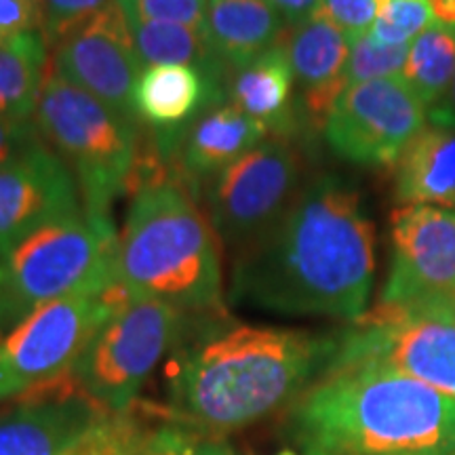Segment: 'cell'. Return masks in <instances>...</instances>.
<instances>
[{"label":"cell","mask_w":455,"mask_h":455,"mask_svg":"<svg viewBox=\"0 0 455 455\" xmlns=\"http://www.w3.org/2000/svg\"><path fill=\"white\" fill-rule=\"evenodd\" d=\"M375 276V226L361 190L339 175L301 186L264 235L243 244L228 301L289 316L358 321Z\"/></svg>","instance_id":"6da1fadb"},{"label":"cell","mask_w":455,"mask_h":455,"mask_svg":"<svg viewBox=\"0 0 455 455\" xmlns=\"http://www.w3.org/2000/svg\"><path fill=\"white\" fill-rule=\"evenodd\" d=\"M338 338L207 316L175 344L169 371L171 422L213 436L291 407L331 365Z\"/></svg>","instance_id":"7a4b0ae2"},{"label":"cell","mask_w":455,"mask_h":455,"mask_svg":"<svg viewBox=\"0 0 455 455\" xmlns=\"http://www.w3.org/2000/svg\"><path fill=\"white\" fill-rule=\"evenodd\" d=\"M304 455H455V398L382 367L325 371L289 407Z\"/></svg>","instance_id":"3957f363"},{"label":"cell","mask_w":455,"mask_h":455,"mask_svg":"<svg viewBox=\"0 0 455 455\" xmlns=\"http://www.w3.org/2000/svg\"><path fill=\"white\" fill-rule=\"evenodd\" d=\"M118 278L131 295L186 316L226 315L220 236L184 180L144 181L118 232Z\"/></svg>","instance_id":"277c9868"},{"label":"cell","mask_w":455,"mask_h":455,"mask_svg":"<svg viewBox=\"0 0 455 455\" xmlns=\"http://www.w3.org/2000/svg\"><path fill=\"white\" fill-rule=\"evenodd\" d=\"M38 135L76 180L89 215L110 218L140 164V123L49 72L34 112Z\"/></svg>","instance_id":"5b68a950"},{"label":"cell","mask_w":455,"mask_h":455,"mask_svg":"<svg viewBox=\"0 0 455 455\" xmlns=\"http://www.w3.org/2000/svg\"><path fill=\"white\" fill-rule=\"evenodd\" d=\"M17 318L51 301L110 291L118 278V232L110 218L68 215L17 243L3 258Z\"/></svg>","instance_id":"8992f818"},{"label":"cell","mask_w":455,"mask_h":455,"mask_svg":"<svg viewBox=\"0 0 455 455\" xmlns=\"http://www.w3.org/2000/svg\"><path fill=\"white\" fill-rule=\"evenodd\" d=\"M352 365L388 369L455 398V295L379 301L338 335L329 369Z\"/></svg>","instance_id":"52a82bcc"},{"label":"cell","mask_w":455,"mask_h":455,"mask_svg":"<svg viewBox=\"0 0 455 455\" xmlns=\"http://www.w3.org/2000/svg\"><path fill=\"white\" fill-rule=\"evenodd\" d=\"M184 318L164 301L129 293L89 339L68 378L106 411L133 407L148 375L180 341Z\"/></svg>","instance_id":"ba28073f"},{"label":"cell","mask_w":455,"mask_h":455,"mask_svg":"<svg viewBox=\"0 0 455 455\" xmlns=\"http://www.w3.org/2000/svg\"><path fill=\"white\" fill-rule=\"evenodd\" d=\"M127 295L116 284L104 293L51 301L0 335V403L70 373L89 339Z\"/></svg>","instance_id":"9c48e42d"},{"label":"cell","mask_w":455,"mask_h":455,"mask_svg":"<svg viewBox=\"0 0 455 455\" xmlns=\"http://www.w3.org/2000/svg\"><path fill=\"white\" fill-rule=\"evenodd\" d=\"M220 241L241 249L264 235L301 190V156L291 140L266 138L203 184Z\"/></svg>","instance_id":"30bf717a"},{"label":"cell","mask_w":455,"mask_h":455,"mask_svg":"<svg viewBox=\"0 0 455 455\" xmlns=\"http://www.w3.org/2000/svg\"><path fill=\"white\" fill-rule=\"evenodd\" d=\"M428 108L403 76L356 83L335 100L323 124L333 155L358 167H395L426 127Z\"/></svg>","instance_id":"8fae6325"},{"label":"cell","mask_w":455,"mask_h":455,"mask_svg":"<svg viewBox=\"0 0 455 455\" xmlns=\"http://www.w3.org/2000/svg\"><path fill=\"white\" fill-rule=\"evenodd\" d=\"M141 70L129 20L116 0L51 47L49 72L131 121H138L133 91Z\"/></svg>","instance_id":"7c38bea8"},{"label":"cell","mask_w":455,"mask_h":455,"mask_svg":"<svg viewBox=\"0 0 455 455\" xmlns=\"http://www.w3.org/2000/svg\"><path fill=\"white\" fill-rule=\"evenodd\" d=\"M392 264L379 301L453 298L455 212L435 204H403L390 220Z\"/></svg>","instance_id":"4fadbf2b"},{"label":"cell","mask_w":455,"mask_h":455,"mask_svg":"<svg viewBox=\"0 0 455 455\" xmlns=\"http://www.w3.org/2000/svg\"><path fill=\"white\" fill-rule=\"evenodd\" d=\"M70 167L44 141L0 167V259L32 232L83 212Z\"/></svg>","instance_id":"5bb4252c"},{"label":"cell","mask_w":455,"mask_h":455,"mask_svg":"<svg viewBox=\"0 0 455 455\" xmlns=\"http://www.w3.org/2000/svg\"><path fill=\"white\" fill-rule=\"evenodd\" d=\"M53 384L0 415V455H70L108 413L68 375L66 386Z\"/></svg>","instance_id":"9a60e30c"},{"label":"cell","mask_w":455,"mask_h":455,"mask_svg":"<svg viewBox=\"0 0 455 455\" xmlns=\"http://www.w3.org/2000/svg\"><path fill=\"white\" fill-rule=\"evenodd\" d=\"M220 101H228L221 84L209 81L198 68L181 64L144 68L133 91L135 118L155 131L163 158L178 155L188 127Z\"/></svg>","instance_id":"2e32d148"},{"label":"cell","mask_w":455,"mask_h":455,"mask_svg":"<svg viewBox=\"0 0 455 455\" xmlns=\"http://www.w3.org/2000/svg\"><path fill=\"white\" fill-rule=\"evenodd\" d=\"M283 47L301 93V116L323 129L329 110L346 89L344 74L350 57V38L329 17L315 11L287 28Z\"/></svg>","instance_id":"e0dca14e"},{"label":"cell","mask_w":455,"mask_h":455,"mask_svg":"<svg viewBox=\"0 0 455 455\" xmlns=\"http://www.w3.org/2000/svg\"><path fill=\"white\" fill-rule=\"evenodd\" d=\"M266 138H270L268 129L230 101L209 106L198 114L180 141L175 156L181 178L196 190L198 184L203 186L220 171L230 167Z\"/></svg>","instance_id":"ac0fdd59"},{"label":"cell","mask_w":455,"mask_h":455,"mask_svg":"<svg viewBox=\"0 0 455 455\" xmlns=\"http://www.w3.org/2000/svg\"><path fill=\"white\" fill-rule=\"evenodd\" d=\"M295 74L287 51L281 44L230 72L226 98L238 110L268 129L270 138L291 140L301 123V108L295 101Z\"/></svg>","instance_id":"d6986e66"},{"label":"cell","mask_w":455,"mask_h":455,"mask_svg":"<svg viewBox=\"0 0 455 455\" xmlns=\"http://www.w3.org/2000/svg\"><path fill=\"white\" fill-rule=\"evenodd\" d=\"M287 28L270 0H207L204 32L230 72L281 44Z\"/></svg>","instance_id":"ffe728a7"},{"label":"cell","mask_w":455,"mask_h":455,"mask_svg":"<svg viewBox=\"0 0 455 455\" xmlns=\"http://www.w3.org/2000/svg\"><path fill=\"white\" fill-rule=\"evenodd\" d=\"M401 204H435L455 212V129L426 124L395 164Z\"/></svg>","instance_id":"44dd1931"},{"label":"cell","mask_w":455,"mask_h":455,"mask_svg":"<svg viewBox=\"0 0 455 455\" xmlns=\"http://www.w3.org/2000/svg\"><path fill=\"white\" fill-rule=\"evenodd\" d=\"M127 20L141 66H195L209 81L226 89L230 70L218 60L204 28L164 24L131 15Z\"/></svg>","instance_id":"7402d4cb"},{"label":"cell","mask_w":455,"mask_h":455,"mask_svg":"<svg viewBox=\"0 0 455 455\" xmlns=\"http://www.w3.org/2000/svg\"><path fill=\"white\" fill-rule=\"evenodd\" d=\"M49 60L51 49L43 32L0 41V121H32Z\"/></svg>","instance_id":"603a6c76"},{"label":"cell","mask_w":455,"mask_h":455,"mask_svg":"<svg viewBox=\"0 0 455 455\" xmlns=\"http://www.w3.org/2000/svg\"><path fill=\"white\" fill-rule=\"evenodd\" d=\"M401 76L428 110L439 104L455 76V26L435 20L415 36Z\"/></svg>","instance_id":"cb8c5ba5"},{"label":"cell","mask_w":455,"mask_h":455,"mask_svg":"<svg viewBox=\"0 0 455 455\" xmlns=\"http://www.w3.org/2000/svg\"><path fill=\"white\" fill-rule=\"evenodd\" d=\"M133 407L108 411L70 455H155L158 430L169 419L167 407L155 419L146 409L138 413Z\"/></svg>","instance_id":"d4e9b609"},{"label":"cell","mask_w":455,"mask_h":455,"mask_svg":"<svg viewBox=\"0 0 455 455\" xmlns=\"http://www.w3.org/2000/svg\"><path fill=\"white\" fill-rule=\"evenodd\" d=\"M378 15L369 34L378 43L411 44L436 20L430 0H375Z\"/></svg>","instance_id":"484cf974"},{"label":"cell","mask_w":455,"mask_h":455,"mask_svg":"<svg viewBox=\"0 0 455 455\" xmlns=\"http://www.w3.org/2000/svg\"><path fill=\"white\" fill-rule=\"evenodd\" d=\"M409 44L388 47V44L375 41L369 32L363 34V36L350 41V57L344 74L346 87L356 83L401 76L405 70Z\"/></svg>","instance_id":"4316f807"},{"label":"cell","mask_w":455,"mask_h":455,"mask_svg":"<svg viewBox=\"0 0 455 455\" xmlns=\"http://www.w3.org/2000/svg\"><path fill=\"white\" fill-rule=\"evenodd\" d=\"M116 3L131 17L190 28H204V15H207V0H116Z\"/></svg>","instance_id":"83f0119b"},{"label":"cell","mask_w":455,"mask_h":455,"mask_svg":"<svg viewBox=\"0 0 455 455\" xmlns=\"http://www.w3.org/2000/svg\"><path fill=\"white\" fill-rule=\"evenodd\" d=\"M110 3L112 0H44L43 36L49 49Z\"/></svg>","instance_id":"f1b7e54d"},{"label":"cell","mask_w":455,"mask_h":455,"mask_svg":"<svg viewBox=\"0 0 455 455\" xmlns=\"http://www.w3.org/2000/svg\"><path fill=\"white\" fill-rule=\"evenodd\" d=\"M155 455H235L232 449L213 436L201 435L186 426L171 422V418L161 426L156 436Z\"/></svg>","instance_id":"f546056e"},{"label":"cell","mask_w":455,"mask_h":455,"mask_svg":"<svg viewBox=\"0 0 455 455\" xmlns=\"http://www.w3.org/2000/svg\"><path fill=\"white\" fill-rule=\"evenodd\" d=\"M318 13H323L339 28L350 41L371 30L378 3L375 0H318Z\"/></svg>","instance_id":"4dcf8cb0"},{"label":"cell","mask_w":455,"mask_h":455,"mask_svg":"<svg viewBox=\"0 0 455 455\" xmlns=\"http://www.w3.org/2000/svg\"><path fill=\"white\" fill-rule=\"evenodd\" d=\"M44 0H0V41L43 32Z\"/></svg>","instance_id":"1f68e13d"},{"label":"cell","mask_w":455,"mask_h":455,"mask_svg":"<svg viewBox=\"0 0 455 455\" xmlns=\"http://www.w3.org/2000/svg\"><path fill=\"white\" fill-rule=\"evenodd\" d=\"M36 141H41V135L34 121H0V167Z\"/></svg>","instance_id":"d6a6232c"},{"label":"cell","mask_w":455,"mask_h":455,"mask_svg":"<svg viewBox=\"0 0 455 455\" xmlns=\"http://www.w3.org/2000/svg\"><path fill=\"white\" fill-rule=\"evenodd\" d=\"M17 321H20V318H17L13 295H11L7 270H4L3 259H0V335L7 333Z\"/></svg>","instance_id":"836d02e7"},{"label":"cell","mask_w":455,"mask_h":455,"mask_svg":"<svg viewBox=\"0 0 455 455\" xmlns=\"http://www.w3.org/2000/svg\"><path fill=\"white\" fill-rule=\"evenodd\" d=\"M270 3L281 11L289 26L310 17L318 7V0H270Z\"/></svg>","instance_id":"e575fe53"},{"label":"cell","mask_w":455,"mask_h":455,"mask_svg":"<svg viewBox=\"0 0 455 455\" xmlns=\"http://www.w3.org/2000/svg\"><path fill=\"white\" fill-rule=\"evenodd\" d=\"M428 118L432 124H441V127L455 129V76L445 98L428 110Z\"/></svg>","instance_id":"d590c367"},{"label":"cell","mask_w":455,"mask_h":455,"mask_svg":"<svg viewBox=\"0 0 455 455\" xmlns=\"http://www.w3.org/2000/svg\"><path fill=\"white\" fill-rule=\"evenodd\" d=\"M395 455H430V453H395Z\"/></svg>","instance_id":"8d00e7d4"},{"label":"cell","mask_w":455,"mask_h":455,"mask_svg":"<svg viewBox=\"0 0 455 455\" xmlns=\"http://www.w3.org/2000/svg\"><path fill=\"white\" fill-rule=\"evenodd\" d=\"M278 455H298V453H293V451H283V453H278Z\"/></svg>","instance_id":"74e56055"}]
</instances>
